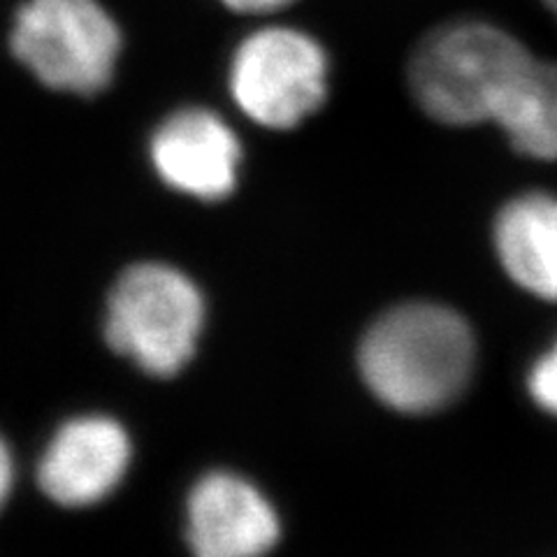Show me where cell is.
<instances>
[{"label":"cell","instance_id":"6da1fadb","mask_svg":"<svg viewBox=\"0 0 557 557\" xmlns=\"http://www.w3.org/2000/svg\"><path fill=\"white\" fill-rule=\"evenodd\" d=\"M474 337L460 313L411 302L383 313L364 333L360 374L383 405L403 413L448 407L474 370Z\"/></svg>","mask_w":557,"mask_h":557},{"label":"cell","instance_id":"7a4b0ae2","mask_svg":"<svg viewBox=\"0 0 557 557\" xmlns=\"http://www.w3.org/2000/svg\"><path fill=\"white\" fill-rule=\"evenodd\" d=\"M532 59L528 47L507 30L485 22H456L418 45L409 84L432 119L448 126H474L493 121Z\"/></svg>","mask_w":557,"mask_h":557},{"label":"cell","instance_id":"3957f363","mask_svg":"<svg viewBox=\"0 0 557 557\" xmlns=\"http://www.w3.org/2000/svg\"><path fill=\"white\" fill-rule=\"evenodd\" d=\"M205 319V298L190 276L163 263H139L110 293L104 339L135 368L170 379L196 356Z\"/></svg>","mask_w":557,"mask_h":557},{"label":"cell","instance_id":"277c9868","mask_svg":"<svg viewBox=\"0 0 557 557\" xmlns=\"http://www.w3.org/2000/svg\"><path fill=\"white\" fill-rule=\"evenodd\" d=\"M10 47L47 89L96 96L114 77L121 30L98 0H26Z\"/></svg>","mask_w":557,"mask_h":557},{"label":"cell","instance_id":"5b68a950","mask_svg":"<svg viewBox=\"0 0 557 557\" xmlns=\"http://www.w3.org/2000/svg\"><path fill=\"white\" fill-rule=\"evenodd\" d=\"M231 94L258 126L272 131L300 126L327 96L325 51L295 28L256 30L233 57Z\"/></svg>","mask_w":557,"mask_h":557},{"label":"cell","instance_id":"8992f818","mask_svg":"<svg viewBox=\"0 0 557 557\" xmlns=\"http://www.w3.org/2000/svg\"><path fill=\"white\" fill-rule=\"evenodd\" d=\"M133 442L124 425L110 416H77L49 440L38 483L61 507L84 509L108 499L126 479Z\"/></svg>","mask_w":557,"mask_h":557},{"label":"cell","instance_id":"52a82bcc","mask_svg":"<svg viewBox=\"0 0 557 557\" xmlns=\"http://www.w3.org/2000/svg\"><path fill=\"white\" fill-rule=\"evenodd\" d=\"M282 536L272 502L233 472L205 474L188 495L186 539L194 557H265Z\"/></svg>","mask_w":557,"mask_h":557},{"label":"cell","instance_id":"ba28073f","mask_svg":"<svg viewBox=\"0 0 557 557\" xmlns=\"http://www.w3.org/2000/svg\"><path fill=\"white\" fill-rule=\"evenodd\" d=\"M151 163L170 188L196 200L219 202L237 186L242 145L219 114L188 108L156 128Z\"/></svg>","mask_w":557,"mask_h":557},{"label":"cell","instance_id":"9c48e42d","mask_svg":"<svg viewBox=\"0 0 557 557\" xmlns=\"http://www.w3.org/2000/svg\"><path fill=\"white\" fill-rule=\"evenodd\" d=\"M495 247L518 286L557 302V198L528 194L511 200L497 216Z\"/></svg>","mask_w":557,"mask_h":557},{"label":"cell","instance_id":"30bf717a","mask_svg":"<svg viewBox=\"0 0 557 557\" xmlns=\"http://www.w3.org/2000/svg\"><path fill=\"white\" fill-rule=\"evenodd\" d=\"M516 151L539 161H557V63L536 61L504 96L493 116Z\"/></svg>","mask_w":557,"mask_h":557},{"label":"cell","instance_id":"8fae6325","mask_svg":"<svg viewBox=\"0 0 557 557\" xmlns=\"http://www.w3.org/2000/svg\"><path fill=\"white\" fill-rule=\"evenodd\" d=\"M528 386L534 403L548 413L557 416V344L534 364Z\"/></svg>","mask_w":557,"mask_h":557},{"label":"cell","instance_id":"7c38bea8","mask_svg":"<svg viewBox=\"0 0 557 557\" xmlns=\"http://www.w3.org/2000/svg\"><path fill=\"white\" fill-rule=\"evenodd\" d=\"M12 485H14V458L8 442L0 437V511H3V507L10 499Z\"/></svg>","mask_w":557,"mask_h":557},{"label":"cell","instance_id":"4fadbf2b","mask_svg":"<svg viewBox=\"0 0 557 557\" xmlns=\"http://www.w3.org/2000/svg\"><path fill=\"white\" fill-rule=\"evenodd\" d=\"M221 3L228 5L235 12L265 14V12H276V10L290 5L293 0H221Z\"/></svg>","mask_w":557,"mask_h":557},{"label":"cell","instance_id":"5bb4252c","mask_svg":"<svg viewBox=\"0 0 557 557\" xmlns=\"http://www.w3.org/2000/svg\"><path fill=\"white\" fill-rule=\"evenodd\" d=\"M544 3L550 8V12L557 16V0H544Z\"/></svg>","mask_w":557,"mask_h":557}]
</instances>
